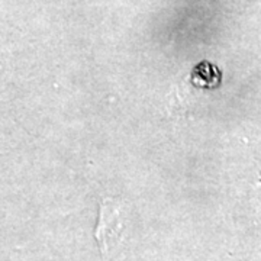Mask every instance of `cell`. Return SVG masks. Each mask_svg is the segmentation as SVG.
I'll list each match as a JSON object with an SVG mask.
<instances>
[{
    "mask_svg": "<svg viewBox=\"0 0 261 261\" xmlns=\"http://www.w3.org/2000/svg\"><path fill=\"white\" fill-rule=\"evenodd\" d=\"M122 207L112 199H103L99 207V219L94 228V240L106 261L113 247H116L123 235Z\"/></svg>",
    "mask_w": 261,
    "mask_h": 261,
    "instance_id": "1",
    "label": "cell"
}]
</instances>
